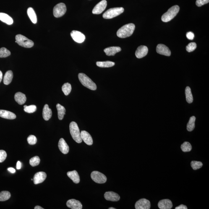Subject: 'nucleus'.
<instances>
[{
    "label": "nucleus",
    "mask_w": 209,
    "mask_h": 209,
    "mask_svg": "<svg viewBox=\"0 0 209 209\" xmlns=\"http://www.w3.org/2000/svg\"><path fill=\"white\" fill-rule=\"evenodd\" d=\"M179 6L176 5L172 6L162 16V20L164 22H170L176 17L179 12Z\"/></svg>",
    "instance_id": "4"
},
{
    "label": "nucleus",
    "mask_w": 209,
    "mask_h": 209,
    "mask_svg": "<svg viewBox=\"0 0 209 209\" xmlns=\"http://www.w3.org/2000/svg\"><path fill=\"white\" fill-rule=\"evenodd\" d=\"M0 20L8 25H12L13 23L12 18L4 13L0 12Z\"/></svg>",
    "instance_id": "25"
},
{
    "label": "nucleus",
    "mask_w": 209,
    "mask_h": 209,
    "mask_svg": "<svg viewBox=\"0 0 209 209\" xmlns=\"http://www.w3.org/2000/svg\"><path fill=\"white\" fill-rule=\"evenodd\" d=\"M40 159L38 156H35L30 159V164L32 167H35L38 166L40 164Z\"/></svg>",
    "instance_id": "36"
},
{
    "label": "nucleus",
    "mask_w": 209,
    "mask_h": 209,
    "mask_svg": "<svg viewBox=\"0 0 209 209\" xmlns=\"http://www.w3.org/2000/svg\"><path fill=\"white\" fill-rule=\"evenodd\" d=\"M67 10L66 5L63 3H59L55 6L53 9V16L56 17H62Z\"/></svg>",
    "instance_id": "7"
},
{
    "label": "nucleus",
    "mask_w": 209,
    "mask_h": 209,
    "mask_svg": "<svg viewBox=\"0 0 209 209\" xmlns=\"http://www.w3.org/2000/svg\"><path fill=\"white\" fill-rule=\"evenodd\" d=\"M57 109L58 111V118L60 120H62L64 118V116L66 113V109L64 107L59 104L56 105Z\"/></svg>",
    "instance_id": "28"
},
{
    "label": "nucleus",
    "mask_w": 209,
    "mask_h": 209,
    "mask_svg": "<svg viewBox=\"0 0 209 209\" xmlns=\"http://www.w3.org/2000/svg\"><path fill=\"white\" fill-rule=\"evenodd\" d=\"M27 14L31 20L34 24L37 22V17L34 9L32 7H29L27 10Z\"/></svg>",
    "instance_id": "27"
},
{
    "label": "nucleus",
    "mask_w": 209,
    "mask_h": 209,
    "mask_svg": "<svg viewBox=\"0 0 209 209\" xmlns=\"http://www.w3.org/2000/svg\"><path fill=\"white\" fill-rule=\"evenodd\" d=\"M191 165L193 169L197 170L202 168L203 164L201 162L192 161L191 162Z\"/></svg>",
    "instance_id": "38"
},
{
    "label": "nucleus",
    "mask_w": 209,
    "mask_h": 209,
    "mask_svg": "<svg viewBox=\"0 0 209 209\" xmlns=\"http://www.w3.org/2000/svg\"><path fill=\"white\" fill-rule=\"evenodd\" d=\"M8 171L10 172L11 173H12V174H14V173H15L16 172V170L14 168H12V167H10L8 168L7 169Z\"/></svg>",
    "instance_id": "45"
},
{
    "label": "nucleus",
    "mask_w": 209,
    "mask_h": 209,
    "mask_svg": "<svg viewBox=\"0 0 209 209\" xmlns=\"http://www.w3.org/2000/svg\"><path fill=\"white\" fill-rule=\"evenodd\" d=\"M124 11V9L122 7L112 8L107 11L103 14V17L105 19H112L120 15Z\"/></svg>",
    "instance_id": "6"
},
{
    "label": "nucleus",
    "mask_w": 209,
    "mask_h": 209,
    "mask_svg": "<svg viewBox=\"0 0 209 209\" xmlns=\"http://www.w3.org/2000/svg\"><path fill=\"white\" fill-rule=\"evenodd\" d=\"M135 26L133 23H129L123 26L117 32V35L119 38H126L130 37L133 33Z\"/></svg>",
    "instance_id": "1"
},
{
    "label": "nucleus",
    "mask_w": 209,
    "mask_h": 209,
    "mask_svg": "<svg viewBox=\"0 0 209 209\" xmlns=\"http://www.w3.org/2000/svg\"><path fill=\"white\" fill-rule=\"evenodd\" d=\"M197 45L195 42L190 43L186 47V49L188 52H191L194 51L197 48Z\"/></svg>",
    "instance_id": "39"
},
{
    "label": "nucleus",
    "mask_w": 209,
    "mask_h": 209,
    "mask_svg": "<svg viewBox=\"0 0 209 209\" xmlns=\"http://www.w3.org/2000/svg\"><path fill=\"white\" fill-rule=\"evenodd\" d=\"M21 166H22V163L20 161H18L17 163V168L18 170L21 169Z\"/></svg>",
    "instance_id": "46"
},
{
    "label": "nucleus",
    "mask_w": 209,
    "mask_h": 209,
    "mask_svg": "<svg viewBox=\"0 0 209 209\" xmlns=\"http://www.w3.org/2000/svg\"><path fill=\"white\" fill-rule=\"evenodd\" d=\"M195 117L192 116L190 117L187 126V129L188 131L190 132V131H192L194 130L195 127Z\"/></svg>",
    "instance_id": "31"
},
{
    "label": "nucleus",
    "mask_w": 209,
    "mask_h": 209,
    "mask_svg": "<svg viewBox=\"0 0 209 209\" xmlns=\"http://www.w3.org/2000/svg\"><path fill=\"white\" fill-rule=\"evenodd\" d=\"M47 174L43 172H40L36 173L33 177V182L35 184H38L43 182L46 179Z\"/></svg>",
    "instance_id": "14"
},
{
    "label": "nucleus",
    "mask_w": 209,
    "mask_h": 209,
    "mask_svg": "<svg viewBox=\"0 0 209 209\" xmlns=\"http://www.w3.org/2000/svg\"><path fill=\"white\" fill-rule=\"evenodd\" d=\"M24 111L28 113H33L36 111L37 107L35 105H31L27 106L25 105L24 106Z\"/></svg>",
    "instance_id": "37"
},
{
    "label": "nucleus",
    "mask_w": 209,
    "mask_h": 209,
    "mask_svg": "<svg viewBox=\"0 0 209 209\" xmlns=\"http://www.w3.org/2000/svg\"><path fill=\"white\" fill-rule=\"evenodd\" d=\"M91 177L95 182L98 184H103L106 182L107 180L106 176L98 171L93 172L91 174Z\"/></svg>",
    "instance_id": "8"
},
{
    "label": "nucleus",
    "mask_w": 209,
    "mask_h": 209,
    "mask_svg": "<svg viewBox=\"0 0 209 209\" xmlns=\"http://www.w3.org/2000/svg\"><path fill=\"white\" fill-rule=\"evenodd\" d=\"M209 0H197L196 1V5L198 7H201L205 4H208Z\"/></svg>",
    "instance_id": "42"
},
{
    "label": "nucleus",
    "mask_w": 209,
    "mask_h": 209,
    "mask_svg": "<svg viewBox=\"0 0 209 209\" xmlns=\"http://www.w3.org/2000/svg\"><path fill=\"white\" fill-rule=\"evenodd\" d=\"M7 157V153L4 150H0V163L4 162Z\"/></svg>",
    "instance_id": "41"
},
{
    "label": "nucleus",
    "mask_w": 209,
    "mask_h": 209,
    "mask_svg": "<svg viewBox=\"0 0 209 209\" xmlns=\"http://www.w3.org/2000/svg\"><path fill=\"white\" fill-rule=\"evenodd\" d=\"M71 36L73 40L78 43H82L85 40V35L77 31H72L71 33Z\"/></svg>",
    "instance_id": "9"
},
{
    "label": "nucleus",
    "mask_w": 209,
    "mask_h": 209,
    "mask_svg": "<svg viewBox=\"0 0 209 209\" xmlns=\"http://www.w3.org/2000/svg\"><path fill=\"white\" fill-rule=\"evenodd\" d=\"M11 55V52L5 47L0 48V58H5Z\"/></svg>",
    "instance_id": "35"
},
{
    "label": "nucleus",
    "mask_w": 209,
    "mask_h": 209,
    "mask_svg": "<svg viewBox=\"0 0 209 209\" xmlns=\"http://www.w3.org/2000/svg\"><path fill=\"white\" fill-rule=\"evenodd\" d=\"M13 74L11 71H8L6 72L4 76L3 82L5 85H8L11 83L12 80Z\"/></svg>",
    "instance_id": "26"
},
{
    "label": "nucleus",
    "mask_w": 209,
    "mask_h": 209,
    "mask_svg": "<svg viewBox=\"0 0 209 209\" xmlns=\"http://www.w3.org/2000/svg\"><path fill=\"white\" fill-rule=\"evenodd\" d=\"M181 149L183 152H189L192 150V146L189 142H185L181 146Z\"/></svg>",
    "instance_id": "34"
},
{
    "label": "nucleus",
    "mask_w": 209,
    "mask_h": 209,
    "mask_svg": "<svg viewBox=\"0 0 209 209\" xmlns=\"http://www.w3.org/2000/svg\"><path fill=\"white\" fill-rule=\"evenodd\" d=\"M70 132L73 139L77 143H80L82 142L81 138V132L77 123L72 122L69 125Z\"/></svg>",
    "instance_id": "3"
},
{
    "label": "nucleus",
    "mask_w": 209,
    "mask_h": 209,
    "mask_svg": "<svg viewBox=\"0 0 209 209\" xmlns=\"http://www.w3.org/2000/svg\"><path fill=\"white\" fill-rule=\"evenodd\" d=\"M35 209H43L42 207L39 206H37L35 207Z\"/></svg>",
    "instance_id": "48"
},
{
    "label": "nucleus",
    "mask_w": 209,
    "mask_h": 209,
    "mask_svg": "<svg viewBox=\"0 0 209 209\" xmlns=\"http://www.w3.org/2000/svg\"><path fill=\"white\" fill-rule=\"evenodd\" d=\"M156 50L157 52L159 54L167 56H171V51L166 45L160 44L157 45Z\"/></svg>",
    "instance_id": "12"
},
{
    "label": "nucleus",
    "mask_w": 209,
    "mask_h": 209,
    "mask_svg": "<svg viewBox=\"0 0 209 209\" xmlns=\"http://www.w3.org/2000/svg\"><path fill=\"white\" fill-rule=\"evenodd\" d=\"M62 92L65 95H66V96L69 95L71 93V90H72V87H71V84L68 82L64 83L62 87Z\"/></svg>",
    "instance_id": "32"
},
{
    "label": "nucleus",
    "mask_w": 209,
    "mask_h": 209,
    "mask_svg": "<svg viewBox=\"0 0 209 209\" xmlns=\"http://www.w3.org/2000/svg\"><path fill=\"white\" fill-rule=\"evenodd\" d=\"M66 205L69 208L72 209H82V204L79 201L74 199H71L67 201Z\"/></svg>",
    "instance_id": "16"
},
{
    "label": "nucleus",
    "mask_w": 209,
    "mask_h": 209,
    "mask_svg": "<svg viewBox=\"0 0 209 209\" xmlns=\"http://www.w3.org/2000/svg\"><path fill=\"white\" fill-rule=\"evenodd\" d=\"M104 197L107 200L112 202H117L120 199L119 194L112 192H107L104 194Z\"/></svg>",
    "instance_id": "17"
},
{
    "label": "nucleus",
    "mask_w": 209,
    "mask_h": 209,
    "mask_svg": "<svg viewBox=\"0 0 209 209\" xmlns=\"http://www.w3.org/2000/svg\"><path fill=\"white\" fill-rule=\"evenodd\" d=\"M121 49L119 47H111L105 48L104 52L108 56H114L116 53L120 52Z\"/></svg>",
    "instance_id": "20"
},
{
    "label": "nucleus",
    "mask_w": 209,
    "mask_h": 209,
    "mask_svg": "<svg viewBox=\"0 0 209 209\" xmlns=\"http://www.w3.org/2000/svg\"><path fill=\"white\" fill-rule=\"evenodd\" d=\"M15 38V42L17 43L21 46L27 48H31L33 46V42L23 35H16Z\"/></svg>",
    "instance_id": "5"
},
{
    "label": "nucleus",
    "mask_w": 209,
    "mask_h": 209,
    "mask_svg": "<svg viewBox=\"0 0 209 209\" xmlns=\"http://www.w3.org/2000/svg\"><path fill=\"white\" fill-rule=\"evenodd\" d=\"M58 147L60 151L64 154H67L69 152V147L66 143V141L63 138L60 139Z\"/></svg>",
    "instance_id": "19"
},
{
    "label": "nucleus",
    "mask_w": 209,
    "mask_h": 209,
    "mask_svg": "<svg viewBox=\"0 0 209 209\" xmlns=\"http://www.w3.org/2000/svg\"><path fill=\"white\" fill-rule=\"evenodd\" d=\"M135 207L136 209H150V202L146 199H140L136 202Z\"/></svg>",
    "instance_id": "11"
},
{
    "label": "nucleus",
    "mask_w": 209,
    "mask_h": 209,
    "mask_svg": "<svg viewBox=\"0 0 209 209\" xmlns=\"http://www.w3.org/2000/svg\"><path fill=\"white\" fill-rule=\"evenodd\" d=\"M81 138L87 145H92L93 144V139L88 132L85 131H82L81 132Z\"/></svg>",
    "instance_id": "15"
},
{
    "label": "nucleus",
    "mask_w": 209,
    "mask_h": 209,
    "mask_svg": "<svg viewBox=\"0 0 209 209\" xmlns=\"http://www.w3.org/2000/svg\"><path fill=\"white\" fill-rule=\"evenodd\" d=\"M176 209H187V207L186 206L184 205H179V206H178L177 207H176V208H175Z\"/></svg>",
    "instance_id": "44"
},
{
    "label": "nucleus",
    "mask_w": 209,
    "mask_h": 209,
    "mask_svg": "<svg viewBox=\"0 0 209 209\" xmlns=\"http://www.w3.org/2000/svg\"><path fill=\"white\" fill-rule=\"evenodd\" d=\"M78 78L81 83L84 87L92 90H96L97 87L96 84L90 77L83 73L78 74Z\"/></svg>",
    "instance_id": "2"
},
{
    "label": "nucleus",
    "mask_w": 209,
    "mask_h": 209,
    "mask_svg": "<svg viewBox=\"0 0 209 209\" xmlns=\"http://www.w3.org/2000/svg\"><path fill=\"white\" fill-rule=\"evenodd\" d=\"M11 194L10 193L7 191H3L0 192V201H4L8 200L10 198Z\"/></svg>",
    "instance_id": "33"
},
{
    "label": "nucleus",
    "mask_w": 209,
    "mask_h": 209,
    "mask_svg": "<svg viewBox=\"0 0 209 209\" xmlns=\"http://www.w3.org/2000/svg\"><path fill=\"white\" fill-rule=\"evenodd\" d=\"M185 94L186 97V101L188 103H192L193 101V98L192 91L190 87H186L185 90Z\"/></svg>",
    "instance_id": "30"
},
{
    "label": "nucleus",
    "mask_w": 209,
    "mask_h": 209,
    "mask_svg": "<svg viewBox=\"0 0 209 209\" xmlns=\"http://www.w3.org/2000/svg\"><path fill=\"white\" fill-rule=\"evenodd\" d=\"M0 117L7 119H15L17 116L14 113L6 110H0Z\"/></svg>",
    "instance_id": "21"
},
{
    "label": "nucleus",
    "mask_w": 209,
    "mask_h": 209,
    "mask_svg": "<svg viewBox=\"0 0 209 209\" xmlns=\"http://www.w3.org/2000/svg\"><path fill=\"white\" fill-rule=\"evenodd\" d=\"M67 176L75 184H78L80 182V177L77 172L76 171L68 172Z\"/></svg>",
    "instance_id": "24"
},
{
    "label": "nucleus",
    "mask_w": 209,
    "mask_h": 209,
    "mask_svg": "<svg viewBox=\"0 0 209 209\" xmlns=\"http://www.w3.org/2000/svg\"><path fill=\"white\" fill-rule=\"evenodd\" d=\"M158 205V208L160 209H171L173 207L172 202L168 199L160 201Z\"/></svg>",
    "instance_id": "18"
},
{
    "label": "nucleus",
    "mask_w": 209,
    "mask_h": 209,
    "mask_svg": "<svg viewBox=\"0 0 209 209\" xmlns=\"http://www.w3.org/2000/svg\"><path fill=\"white\" fill-rule=\"evenodd\" d=\"M107 6V2L106 0H102L95 6L92 11V13L93 14H100L106 9Z\"/></svg>",
    "instance_id": "10"
},
{
    "label": "nucleus",
    "mask_w": 209,
    "mask_h": 209,
    "mask_svg": "<svg viewBox=\"0 0 209 209\" xmlns=\"http://www.w3.org/2000/svg\"><path fill=\"white\" fill-rule=\"evenodd\" d=\"M186 37L189 40H193L194 37V35L192 32H187L186 34Z\"/></svg>",
    "instance_id": "43"
},
{
    "label": "nucleus",
    "mask_w": 209,
    "mask_h": 209,
    "mask_svg": "<svg viewBox=\"0 0 209 209\" xmlns=\"http://www.w3.org/2000/svg\"><path fill=\"white\" fill-rule=\"evenodd\" d=\"M14 99L15 101L21 105L24 104L27 100V97L25 95L20 92H17L15 94Z\"/></svg>",
    "instance_id": "23"
},
{
    "label": "nucleus",
    "mask_w": 209,
    "mask_h": 209,
    "mask_svg": "<svg viewBox=\"0 0 209 209\" xmlns=\"http://www.w3.org/2000/svg\"><path fill=\"white\" fill-rule=\"evenodd\" d=\"M28 143L30 145H35L37 142V137L34 135L29 136L27 138Z\"/></svg>",
    "instance_id": "40"
},
{
    "label": "nucleus",
    "mask_w": 209,
    "mask_h": 209,
    "mask_svg": "<svg viewBox=\"0 0 209 209\" xmlns=\"http://www.w3.org/2000/svg\"><path fill=\"white\" fill-rule=\"evenodd\" d=\"M148 48L147 46L141 45L137 48L136 51V56L138 59L143 58L148 54Z\"/></svg>",
    "instance_id": "13"
},
{
    "label": "nucleus",
    "mask_w": 209,
    "mask_h": 209,
    "mask_svg": "<svg viewBox=\"0 0 209 209\" xmlns=\"http://www.w3.org/2000/svg\"><path fill=\"white\" fill-rule=\"evenodd\" d=\"M108 209H115L116 208H113V207H111V208H110Z\"/></svg>",
    "instance_id": "49"
},
{
    "label": "nucleus",
    "mask_w": 209,
    "mask_h": 209,
    "mask_svg": "<svg viewBox=\"0 0 209 209\" xmlns=\"http://www.w3.org/2000/svg\"><path fill=\"white\" fill-rule=\"evenodd\" d=\"M31 180L32 181H33V179H31Z\"/></svg>",
    "instance_id": "50"
},
{
    "label": "nucleus",
    "mask_w": 209,
    "mask_h": 209,
    "mask_svg": "<svg viewBox=\"0 0 209 209\" xmlns=\"http://www.w3.org/2000/svg\"><path fill=\"white\" fill-rule=\"evenodd\" d=\"M43 117L45 121H47L51 119L52 116V111L49 108L48 105L45 104L43 110Z\"/></svg>",
    "instance_id": "22"
},
{
    "label": "nucleus",
    "mask_w": 209,
    "mask_h": 209,
    "mask_svg": "<svg viewBox=\"0 0 209 209\" xmlns=\"http://www.w3.org/2000/svg\"><path fill=\"white\" fill-rule=\"evenodd\" d=\"M96 64L99 67H112L115 64L114 62L110 61L104 62H97Z\"/></svg>",
    "instance_id": "29"
},
{
    "label": "nucleus",
    "mask_w": 209,
    "mask_h": 209,
    "mask_svg": "<svg viewBox=\"0 0 209 209\" xmlns=\"http://www.w3.org/2000/svg\"><path fill=\"white\" fill-rule=\"evenodd\" d=\"M2 73L0 71V83L1 82L2 80Z\"/></svg>",
    "instance_id": "47"
}]
</instances>
